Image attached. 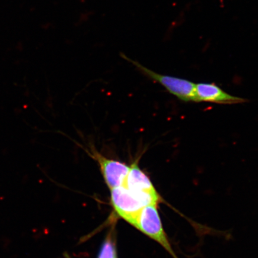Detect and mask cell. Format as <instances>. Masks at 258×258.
Masks as SVG:
<instances>
[{
    "instance_id": "cell-2",
    "label": "cell",
    "mask_w": 258,
    "mask_h": 258,
    "mask_svg": "<svg viewBox=\"0 0 258 258\" xmlns=\"http://www.w3.org/2000/svg\"><path fill=\"white\" fill-rule=\"evenodd\" d=\"M121 56L128 61L143 73L145 76L150 79L156 81L162 85L171 94L175 96L177 98L184 102H198L196 92V84L189 80L177 78V77L162 75L148 69L140 63L131 59L123 53Z\"/></svg>"
},
{
    "instance_id": "cell-1",
    "label": "cell",
    "mask_w": 258,
    "mask_h": 258,
    "mask_svg": "<svg viewBox=\"0 0 258 258\" xmlns=\"http://www.w3.org/2000/svg\"><path fill=\"white\" fill-rule=\"evenodd\" d=\"M111 199L117 214L134 227L139 214L145 206L159 205L162 201L158 192L134 191L123 185L111 189Z\"/></svg>"
},
{
    "instance_id": "cell-7",
    "label": "cell",
    "mask_w": 258,
    "mask_h": 258,
    "mask_svg": "<svg viewBox=\"0 0 258 258\" xmlns=\"http://www.w3.org/2000/svg\"><path fill=\"white\" fill-rule=\"evenodd\" d=\"M98 258H117L114 240L108 235L103 243Z\"/></svg>"
},
{
    "instance_id": "cell-4",
    "label": "cell",
    "mask_w": 258,
    "mask_h": 258,
    "mask_svg": "<svg viewBox=\"0 0 258 258\" xmlns=\"http://www.w3.org/2000/svg\"><path fill=\"white\" fill-rule=\"evenodd\" d=\"M86 152L98 163L106 184L110 190L123 185L131 166L105 157L95 148H91L90 151L86 150Z\"/></svg>"
},
{
    "instance_id": "cell-3",
    "label": "cell",
    "mask_w": 258,
    "mask_h": 258,
    "mask_svg": "<svg viewBox=\"0 0 258 258\" xmlns=\"http://www.w3.org/2000/svg\"><path fill=\"white\" fill-rule=\"evenodd\" d=\"M157 206L151 205L145 206L139 214L135 227L157 241L173 258H177L164 230Z\"/></svg>"
},
{
    "instance_id": "cell-6",
    "label": "cell",
    "mask_w": 258,
    "mask_h": 258,
    "mask_svg": "<svg viewBox=\"0 0 258 258\" xmlns=\"http://www.w3.org/2000/svg\"><path fill=\"white\" fill-rule=\"evenodd\" d=\"M123 185L134 191L157 192L149 177L139 166L138 162L131 164Z\"/></svg>"
},
{
    "instance_id": "cell-5",
    "label": "cell",
    "mask_w": 258,
    "mask_h": 258,
    "mask_svg": "<svg viewBox=\"0 0 258 258\" xmlns=\"http://www.w3.org/2000/svg\"><path fill=\"white\" fill-rule=\"evenodd\" d=\"M198 102H206L219 104H236L247 100L228 94L214 83H198L196 85Z\"/></svg>"
}]
</instances>
